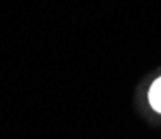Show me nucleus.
I'll list each match as a JSON object with an SVG mask.
<instances>
[{"mask_svg": "<svg viewBox=\"0 0 161 139\" xmlns=\"http://www.w3.org/2000/svg\"><path fill=\"white\" fill-rule=\"evenodd\" d=\"M149 104L154 111L161 112V77L156 79L149 89Z\"/></svg>", "mask_w": 161, "mask_h": 139, "instance_id": "f257e3e1", "label": "nucleus"}]
</instances>
